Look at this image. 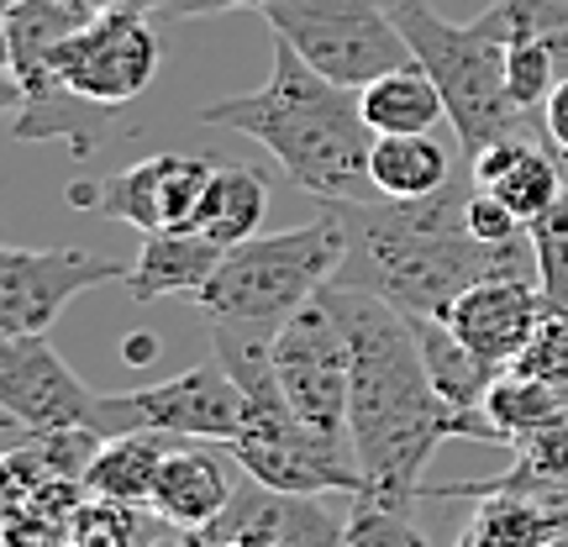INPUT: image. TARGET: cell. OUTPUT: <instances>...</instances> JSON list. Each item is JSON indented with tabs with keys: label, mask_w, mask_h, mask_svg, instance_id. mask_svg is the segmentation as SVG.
<instances>
[{
	"label": "cell",
	"mask_w": 568,
	"mask_h": 547,
	"mask_svg": "<svg viewBox=\"0 0 568 547\" xmlns=\"http://www.w3.org/2000/svg\"><path fill=\"white\" fill-rule=\"evenodd\" d=\"M495 6L510 27V42L568 32V0H495Z\"/></svg>",
	"instance_id": "cell-30"
},
{
	"label": "cell",
	"mask_w": 568,
	"mask_h": 547,
	"mask_svg": "<svg viewBox=\"0 0 568 547\" xmlns=\"http://www.w3.org/2000/svg\"><path fill=\"white\" fill-rule=\"evenodd\" d=\"M247 422V389L232 379L222 358L184 368L174 379L101 395L90 432L95 437H132V432H159V437H190V443L226 447Z\"/></svg>",
	"instance_id": "cell-8"
},
{
	"label": "cell",
	"mask_w": 568,
	"mask_h": 547,
	"mask_svg": "<svg viewBox=\"0 0 568 547\" xmlns=\"http://www.w3.org/2000/svg\"><path fill=\"white\" fill-rule=\"evenodd\" d=\"M542 138H548L558 153H568V80L552 84L548 105H542Z\"/></svg>",
	"instance_id": "cell-33"
},
{
	"label": "cell",
	"mask_w": 568,
	"mask_h": 547,
	"mask_svg": "<svg viewBox=\"0 0 568 547\" xmlns=\"http://www.w3.org/2000/svg\"><path fill=\"white\" fill-rule=\"evenodd\" d=\"M132 537H138V506L95 500L74 510V547H132Z\"/></svg>",
	"instance_id": "cell-29"
},
{
	"label": "cell",
	"mask_w": 568,
	"mask_h": 547,
	"mask_svg": "<svg viewBox=\"0 0 568 547\" xmlns=\"http://www.w3.org/2000/svg\"><path fill=\"white\" fill-rule=\"evenodd\" d=\"M268 211V180L247 163H216L211 174V190L201 201V216H195V232H205L211 243L237 247L247 237H258V222Z\"/></svg>",
	"instance_id": "cell-24"
},
{
	"label": "cell",
	"mask_w": 568,
	"mask_h": 547,
	"mask_svg": "<svg viewBox=\"0 0 568 547\" xmlns=\"http://www.w3.org/2000/svg\"><path fill=\"white\" fill-rule=\"evenodd\" d=\"M558 80H564V74H558V59H552L548 38L510 42V53H506V90H510V101L521 105V111H531L537 122H542V105H548V95H552V84H558Z\"/></svg>",
	"instance_id": "cell-26"
},
{
	"label": "cell",
	"mask_w": 568,
	"mask_h": 547,
	"mask_svg": "<svg viewBox=\"0 0 568 547\" xmlns=\"http://www.w3.org/2000/svg\"><path fill=\"white\" fill-rule=\"evenodd\" d=\"M264 0H169L163 17L169 21H195V17H222V11H253Z\"/></svg>",
	"instance_id": "cell-32"
},
{
	"label": "cell",
	"mask_w": 568,
	"mask_h": 547,
	"mask_svg": "<svg viewBox=\"0 0 568 547\" xmlns=\"http://www.w3.org/2000/svg\"><path fill=\"white\" fill-rule=\"evenodd\" d=\"M468 174L474 184L495 195L521 226H531L542 211H552V201L564 195V163H558V148H542L537 138H506L485 148L479 159H468Z\"/></svg>",
	"instance_id": "cell-17"
},
{
	"label": "cell",
	"mask_w": 568,
	"mask_h": 547,
	"mask_svg": "<svg viewBox=\"0 0 568 547\" xmlns=\"http://www.w3.org/2000/svg\"><path fill=\"white\" fill-rule=\"evenodd\" d=\"M468 232H474L479 243H495V247L516 243V237H527V226L516 222V216H510V211L495 201V195H485L479 184H474V195H468Z\"/></svg>",
	"instance_id": "cell-31"
},
{
	"label": "cell",
	"mask_w": 568,
	"mask_h": 547,
	"mask_svg": "<svg viewBox=\"0 0 568 547\" xmlns=\"http://www.w3.org/2000/svg\"><path fill=\"white\" fill-rule=\"evenodd\" d=\"M0 6H6V11H11V6H21V0H0Z\"/></svg>",
	"instance_id": "cell-40"
},
{
	"label": "cell",
	"mask_w": 568,
	"mask_h": 547,
	"mask_svg": "<svg viewBox=\"0 0 568 547\" xmlns=\"http://www.w3.org/2000/svg\"><path fill=\"white\" fill-rule=\"evenodd\" d=\"M211 174H216V159H205V153H153V159L116 169V174L74 180L63 195L84 216L126 222L142 237L148 232H195Z\"/></svg>",
	"instance_id": "cell-10"
},
{
	"label": "cell",
	"mask_w": 568,
	"mask_h": 547,
	"mask_svg": "<svg viewBox=\"0 0 568 547\" xmlns=\"http://www.w3.org/2000/svg\"><path fill=\"white\" fill-rule=\"evenodd\" d=\"M531 232V253H537V284H542V301L568 311V190L552 201V211H542Z\"/></svg>",
	"instance_id": "cell-25"
},
{
	"label": "cell",
	"mask_w": 568,
	"mask_h": 547,
	"mask_svg": "<svg viewBox=\"0 0 568 547\" xmlns=\"http://www.w3.org/2000/svg\"><path fill=\"white\" fill-rule=\"evenodd\" d=\"M226 458L247 468V479L280 495H364V468L353 443H326L290 411L280 385L247 395V422L226 443Z\"/></svg>",
	"instance_id": "cell-7"
},
{
	"label": "cell",
	"mask_w": 568,
	"mask_h": 547,
	"mask_svg": "<svg viewBox=\"0 0 568 547\" xmlns=\"http://www.w3.org/2000/svg\"><path fill=\"white\" fill-rule=\"evenodd\" d=\"M558 163H564V184H568V153H558Z\"/></svg>",
	"instance_id": "cell-39"
},
{
	"label": "cell",
	"mask_w": 568,
	"mask_h": 547,
	"mask_svg": "<svg viewBox=\"0 0 568 547\" xmlns=\"http://www.w3.org/2000/svg\"><path fill=\"white\" fill-rule=\"evenodd\" d=\"M474 174L426 195V201H322L343 226V290H364L389 301L400 316H437L479 280H537L531 232L495 247L468 232Z\"/></svg>",
	"instance_id": "cell-2"
},
{
	"label": "cell",
	"mask_w": 568,
	"mask_h": 547,
	"mask_svg": "<svg viewBox=\"0 0 568 547\" xmlns=\"http://www.w3.org/2000/svg\"><path fill=\"white\" fill-rule=\"evenodd\" d=\"M95 11H122V17H163L169 0H90Z\"/></svg>",
	"instance_id": "cell-34"
},
{
	"label": "cell",
	"mask_w": 568,
	"mask_h": 547,
	"mask_svg": "<svg viewBox=\"0 0 568 547\" xmlns=\"http://www.w3.org/2000/svg\"><path fill=\"white\" fill-rule=\"evenodd\" d=\"M95 17L101 11L90 0H21V6H11L6 11V101L17 105L48 84H59L48 74V59L59 53V42H69Z\"/></svg>",
	"instance_id": "cell-15"
},
{
	"label": "cell",
	"mask_w": 568,
	"mask_h": 547,
	"mask_svg": "<svg viewBox=\"0 0 568 547\" xmlns=\"http://www.w3.org/2000/svg\"><path fill=\"white\" fill-rule=\"evenodd\" d=\"M159 32L148 17H122V11H101V17L80 27L69 42H59V53L48 59V74L80 95L90 105H116L138 101L148 84L159 80Z\"/></svg>",
	"instance_id": "cell-11"
},
{
	"label": "cell",
	"mask_w": 568,
	"mask_h": 547,
	"mask_svg": "<svg viewBox=\"0 0 568 547\" xmlns=\"http://www.w3.org/2000/svg\"><path fill=\"white\" fill-rule=\"evenodd\" d=\"M468 537L479 547H552L568 537V495L564 489H500L474 500Z\"/></svg>",
	"instance_id": "cell-19"
},
{
	"label": "cell",
	"mask_w": 568,
	"mask_h": 547,
	"mask_svg": "<svg viewBox=\"0 0 568 547\" xmlns=\"http://www.w3.org/2000/svg\"><path fill=\"white\" fill-rule=\"evenodd\" d=\"M542 305L548 301H542L537 280H479L474 290H464L458 301L447 305L443 322L468 353H479L495 368H510L537 337Z\"/></svg>",
	"instance_id": "cell-14"
},
{
	"label": "cell",
	"mask_w": 568,
	"mask_h": 547,
	"mask_svg": "<svg viewBox=\"0 0 568 547\" xmlns=\"http://www.w3.org/2000/svg\"><path fill=\"white\" fill-rule=\"evenodd\" d=\"M347 537L343 547H432L426 531L410 521V510L379 506L368 495H353V510H347Z\"/></svg>",
	"instance_id": "cell-27"
},
{
	"label": "cell",
	"mask_w": 568,
	"mask_h": 547,
	"mask_svg": "<svg viewBox=\"0 0 568 547\" xmlns=\"http://www.w3.org/2000/svg\"><path fill=\"white\" fill-rule=\"evenodd\" d=\"M153 353H159V347H153V343H126V358H132V364H148Z\"/></svg>",
	"instance_id": "cell-37"
},
{
	"label": "cell",
	"mask_w": 568,
	"mask_h": 547,
	"mask_svg": "<svg viewBox=\"0 0 568 547\" xmlns=\"http://www.w3.org/2000/svg\"><path fill=\"white\" fill-rule=\"evenodd\" d=\"M358 101H364V122L374 126V138H406V132H432L437 122H447L443 90L432 84L422 63H406L385 80L364 84Z\"/></svg>",
	"instance_id": "cell-22"
},
{
	"label": "cell",
	"mask_w": 568,
	"mask_h": 547,
	"mask_svg": "<svg viewBox=\"0 0 568 547\" xmlns=\"http://www.w3.org/2000/svg\"><path fill=\"white\" fill-rule=\"evenodd\" d=\"M95 401L84 379L59 358V347L38 337H0V406L27 432H69L90 426Z\"/></svg>",
	"instance_id": "cell-13"
},
{
	"label": "cell",
	"mask_w": 568,
	"mask_h": 547,
	"mask_svg": "<svg viewBox=\"0 0 568 547\" xmlns=\"http://www.w3.org/2000/svg\"><path fill=\"white\" fill-rule=\"evenodd\" d=\"M126 274L132 264L84 247H0V337H38L74 295Z\"/></svg>",
	"instance_id": "cell-12"
},
{
	"label": "cell",
	"mask_w": 568,
	"mask_h": 547,
	"mask_svg": "<svg viewBox=\"0 0 568 547\" xmlns=\"http://www.w3.org/2000/svg\"><path fill=\"white\" fill-rule=\"evenodd\" d=\"M458 547H479V543H474V537H468V531H464V537H458Z\"/></svg>",
	"instance_id": "cell-38"
},
{
	"label": "cell",
	"mask_w": 568,
	"mask_h": 547,
	"mask_svg": "<svg viewBox=\"0 0 568 547\" xmlns=\"http://www.w3.org/2000/svg\"><path fill=\"white\" fill-rule=\"evenodd\" d=\"M343 247L347 243L337 216L322 211L305 226L226 247L222 269L195 295V305L205 311V326H211L216 358L232 368V379L247 395L280 385L274 379V337L295 311H305L326 284L337 280Z\"/></svg>",
	"instance_id": "cell-4"
},
{
	"label": "cell",
	"mask_w": 568,
	"mask_h": 547,
	"mask_svg": "<svg viewBox=\"0 0 568 547\" xmlns=\"http://www.w3.org/2000/svg\"><path fill=\"white\" fill-rule=\"evenodd\" d=\"M258 11L274 27V38L347 90H364L416 63L406 32L379 0H264Z\"/></svg>",
	"instance_id": "cell-6"
},
{
	"label": "cell",
	"mask_w": 568,
	"mask_h": 547,
	"mask_svg": "<svg viewBox=\"0 0 568 547\" xmlns=\"http://www.w3.org/2000/svg\"><path fill=\"white\" fill-rule=\"evenodd\" d=\"M201 122L268 148L290 184H301L316 201H379L368 180L374 126L364 122L358 90L316 74L290 42H274L268 84H258L253 95L205 105Z\"/></svg>",
	"instance_id": "cell-3"
},
{
	"label": "cell",
	"mask_w": 568,
	"mask_h": 547,
	"mask_svg": "<svg viewBox=\"0 0 568 547\" xmlns=\"http://www.w3.org/2000/svg\"><path fill=\"white\" fill-rule=\"evenodd\" d=\"M516 374L527 379H548V385H568V311L558 305H542V322H537V337L527 343V353L516 358Z\"/></svg>",
	"instance_id": "cell-28"
},
{
	"label": "cell",
	"mask_w": 568,
	"mask_h": 547,
	"mask_svg": "<svg viewBox=\"0 0 568 547\" xmlns=\"http://www.w3.org/2000/svg\"><path fill=\"white\" fill-rule=\"evenodd\" d=\"M232 495L237 489L226 479V458L216 453V443H174V453L159 468L148 510L174 531H211L232 506Z\"/></svg>",
	"instance_id": "cell-16"
},
{
	"label": "cell",
	"mask_w": 568,
	"mask_h": 547,
	"mask_svg": "<svg viewBox=\"0 0 568 547\" xmlns=\"http://www.w3.org/2000/svg\"><path fill=\"white\" fill-rule=\"evenodd\" d=\"M174 443L190 437H159V432H132V437H105L101 453L84 468V489L95 500H116V506H148L153 485H159L163 458L174 453Z\"/></svg>",
	"instance_id": "cell-21"
},
{
	"label": "cell",
	"mask_w": 568,
	"mask_h": 547,
	"mask_svg": "<svg viewBox=\"0 0 568 547\" xmlns=\"http://www.w3.org/2000/svg\"><path fill=\"white\" fill-rule=\"evenodd\" d=\"M201 537H205V531H174L169 543H153V547H205Z\"/></svg>",
	"instance_id": "cell-36"
},
{
	"label": "cell",
	"mask_w": 568,
	"mask_h": 547,
	"mask_svg": "<svg viewBox=\"0 0 568 547\" xmlns=\"http://www.w3.org/2000/svg\"><path fill=\"white\" fill-rule=\"evenodd\" d=\"M406 322H410V332H416V343H422L432 385L443 389L447 406L485 411L489 389H495V379H500L506 368H495V364H485L479 353H468V347L447 332V322H437V316H406Z\"/></svg>",
	"instance_id": "cell-23"
},
{
	"label": "cell",
	"mask_w": 568,
	"mask_h": 547,
	"mask_svg": "<svg viewBox=\"0 0 568 547\" xmlns=\"http://www.w3.org/2000/svg\"><path fill=\"white\" fill-rule=\"evenodd\" d=\"M548 48H552V59H558V74L568 80V32H558V38H548Z\"/></svg>",
	"instance_id": "cell-35"
},
{
	"label": "cell",
	"mask_w": 568,
	"mask_h": 547,
	"mask_svg": "<svg viewBox=\"0 0 568 547\" xmlns=\"http://www.w3.org/2000/svg\"><path fill=\"white\" fill-rule=\"evenodd\" d=\"M226 247L211 243L205 232H148L132 259V274H126V295L138 305H153L163 295H201L211 274L222 269Z\"/></svg>",
	"instance_id": "cell-18"
},
{
	"label": "cell",
	"mask_w": 568,
	"mask_h": 547,
	"mask_svg": "<svg viewBox=\"0 0 568 547\" xmlns=\"http://www.w3.org/2000/svg\"><path fill=\"white\" fill-rule=\"evenodd\" d=\"M368 180L379 201H426L458 180V163L432 132H406V138H374L368 153Z\"/></svg>",
	"instance_id": "cell-20"
},
{
	"label": "cell",
	"mask_w": 568,
	"mask_h": 547,
	"mask_svg": "<svg viewBox=\"0 0 568 547\" xmlns=\"http://www.w3.org/2000/svg\"><path fill=\"white\" fill-rule=\"evenodd\" d=\"M274 379L290 411L301 416L326 443H353L347 437V411H353V337H347L337 305L316 301L295 311L284 332L274 337Z\"/></svg>",
	"instance_id": "cell-9"
},
{
	"label": "cell",
	"mask_w": 568,
	"mask_h": 547,
	"mask_svg": "<svg viewBox=\"0 0 568 547\" xmlns=\"http://www.w3.org/2000/svg\"><path fill=\"white\" fill-rule=\"evenodd\" d=\"M326 301L337 305L347 337H353L347 437H353V458L364 468L368 500L395 510L416 506L426 464L447 437L506 447L485 411H458L443 401L422 358V343L395 305L364 290H343V284H326Z\"/></svg>",
	"instance_id": "cell-1"
},
{
	"label": "cell",
	"mask_w": 568,
	"mask_h": 547,
	"mask_svg": "<svg viewBox=\"0 0 568 547\" xmlns=\"http://www.w3.org/2000/svg\"><path fill=\"white\" fill-rule=\"evenodd\" d=\"M389 17L406 32L416 63L443 90L447 126L458 132V148L468 159H479L485 148L506 138H527V126L542 132V122L521 111L506 90L510 27L500 6L479 11L474 21H447L432 0H395Z\"/></svg>",
	"instance_id": "cell-5"
}]
</instances>
